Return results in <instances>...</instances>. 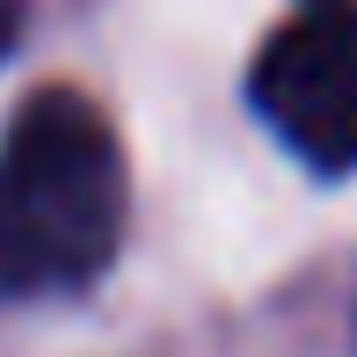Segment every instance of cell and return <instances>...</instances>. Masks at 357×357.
<instances>
[{"mask_svg": "<svg viewBox=\"0 0 357 357\" xmlns=\"http://www.w3.org/2000/svg\"><path fill=\"white\" fill-rule=\"evenodd\" d=\"M124 146L80 88H37L0 139V299L80 291L124 241Z\"/></svg>", "mask_w": 357, "mask_h": 357, "instance_id": "cell-1", "label": "cell"}, {"mask_svg": "<svg viewBox=\"0 0 357 357\" xmlns=\"http://www.w3.org/2000/svg\"><path fill=\"white\" fill-rule=\"evenodd\" d=\"M248 102L314 175L357 168V0H306L248 66Z\"/></svg>", "mask_w": 357, "mask_h": 357, "instance_id": "cell-2", "label": "cell"}, {"mask_svg": "<svg viewBox=\"0 0 357 357\" xmlns=\"http://www.w3.org/2000/svg\"><path fill=\"white\" fill-rule=\"evenodd\" d=\"M15 37H22V0H0V59L15 52Z\"/></svg>", "mask_w": 357, "mask_h": 357, "instance_id": "cell-3", "label": "cell"}]
</instances>
